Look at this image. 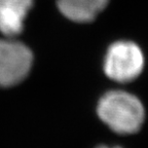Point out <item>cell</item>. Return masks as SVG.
<instances>
[{"label":"cell","mask_w":148,"mask_h":148,"mask_svg":"<svg viewBox=\"0 0 148 148\" xmlns=\"http://www.w3.org/2000/svg\"><path fill=\"white\" fill-rule=\"evenodd\" d=\"M98 115L113 132L134 134L141 129L145 118L143 104L136 96L123 92H106L98 104Z\"/></svg>","instance_id":"obj_1"},{"label":"cell","mask_w":148,"mask_h":148,"mask_svg":"<svg viewBox=\"0 0 148 148\" xmlns=\"http://www.w3.org/2000/svg\"><path fill=\"white\" fill-rule=\"evenodd\" d=\"M106 76L118 82H130L141 74L144 56L141 49L132 41L114 42L104 59Z\"/></svg>","instance_id":"obj_2"},{"label":"cell","mask_w":148,"mask_h":148,"mask_svg":"<svg viewBox=\"0 0 148 148\" xmlns=\"http://www.w3.org/2000/svg\"><path fill=\"white\" fill-rule=\"evenodd\" d=\"M33 53L27 45L12 38L0 39V88L22 82L30 73Z\"/></svg>","instance_id":"obj_3"},{"label":"cell","mask_w":148,"mask_h":148,"mask_svg":"<svg viewBox=\"0 0 148 148\" xmlns=\"http://www.w3.org/2000/svg\"><path fill=\"white\" fill-rule=\"evenodd\" d=\"M34 0H0V32L12 38L23 31Z\"/></svg>","instance_id":"obj_4"},{"label":"cell","mask_w":148,"mask_h":148,"mask_svg":"<svg viewBox=\"0 0 148 148\" xmlns=\"http://www.w3.org/2000/svg\"><path fill=\"white\" fill-rule=\"evenodd\" d=\"M109 0H57L63 16L76 23H88L95 20L108 5Z\"/></svg>","instance_id":"obj_5"},{"label":"cell","mask_w":148,"mask_h":148,"mask_svg":"<svg viewBox=\"0 0 148 148\" xmlns=\"http://www.w3.org/2000/svg\"><path fill=\"white\" fill-rule=\"evenodd\" d=\"M99 148H120V147H108V146H102V147Z\"/></svg>","instance_id":"obj_6"}]
</instances>
